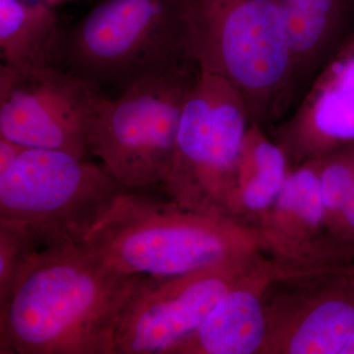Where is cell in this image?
<instances>
[{
    "instance_id": "cell-4",
    "label": "cell",
    "mask_w": 354,
    "mask_h": 354,
    "mask_svg": "<svg viewBox=\"0 0 354 354\" xmlns=\"http://www.w3.org/2000/svg\"><path fill=\"white\" fill-rule=\"evenodd\" d=\"M140 191L120 193L80 242L102 264L122 276L162 278L232 260L234 232L220 214Z\"/></svg>"
},
{
    "instance_id": "cell-7",
    "label": "cell",
    "mask_w": 354,
    "mask_h": 354,
    "mask_svg": "<svg viewBox=\"0 0 354 354\" xmlns=\"http://www.w3.org/2000/svg\"><path fill=\"white\" fill-rule=\"evenodd\" d=\"M251 122L239 92L201 70L184 104L162 189L184 206L220 213L218 204L234 190Z\"/></svg>"
},
{
    "instance_id": "cell-8",
    "label": "cell",
    "mask_w": 354,
    "mask_h": 354,
    "mask_svg": "<svg viewBox=\"0 0 354 354\" xmlns=\"http://www.w3.org/2000/svg\"><path fill=\"white\" fill-rule=\"evenodd\" d=\"M93 86L57 66H0V136L27 148L88 153Z\"/></svg>"
},
{
    "instance_id": "cell-17",
    "label": "cell",
    "mask_w": 354,
    "mask_h": 354,
    "mask_svg": "<svg viewBox=\"0 0 354 354\" xmlns=\"http://www.w3.org/2000/svg\"><path fill=\"white\" fill-rule=\"evenodd\" d=\"M39 250L38 241L29 230L0 221V307Z\"/></svg>"
},
{
    "instance_id": "cell-2",
    "label": "cell",
    "mask_w": 354,
    "mask_h": 354,
    "mask_svg": "<svg viewBox=\"0 0 354 354\" xmlns=\"http://www.w3.org/2000/svg\"><path fill=\"white\" fill-rule=\"evenodd\" d=\"M196 62L185 0H100L62 28L57 65L93 86L118 88Z\"/></svg>"
},
{
    "instance_id": "cell-21",
    "label": "cell",
    "mask_w": 354,
    "mask_h": 354,
    "mask_svg": "<svg viewBox=\"0 0 354 354\" xmlns=\"http://www.w3.org/2000/svg\"><path fill=\"white\" fill-rule=\"evenodd\" d=\"M44 1L50 4V6L55 7L60 4L67 3V2L76 1V0H44Z\"/></svg>"
},
{
    "instance_id": "cell-6",
    "label": "cell",
    "mask_w": 354,
    "mask_h": 354,
    "mask_svg": "<svg viewBox=\"0 0 354 354\" xmlns=\"http://www.w3.org/2000/svg\"><path fill=\"white\" fill-rule=\"evenodd\" d=\"M125 189L85 158L26 148L0 174V221L29 230L41 249L76 245Z\"/></svg>"
},
{
    "instance_id": "cell-10",
    "label": "cell",
    "mask_w": 354,
    "mask_h": 354,
    "mask_svg": "<svg viewBox=\"0 0 354 354\" xmlns=\"http://www.w3.org/2000/svg\"><path fill=\"white\" fill-rule=\"evenodd\" d=\"M288 114L276 135L290 158L302 162L354 145V32Z\"/></svg>"
},
{
    "instance_id": "cell-11",
    "label": "cell",
    "mask_w": 354,
    "mask_h": 354,
    "mask_svg": "<svg viewBox=\"0 0 354 354\" xmlns=\"http://www.w3.org/2000/svg\"><path fill=\"white\" fill-rule=\"evenodd\" d=\"M293 71L295 106L314 77L354 32V0H276Z\"/></svg>"
},
{
    "instance_id": "cell-1",
    "label": "cell",
    "mask_w": 354,
    "mask_h": 354,
    "mask_svg": "<svg viewBox=\"0 0 354 354\" xmlns=\"http://www.w3.org/2000/svg\"><path fill=\"white\" fill-rule=\"evenodd\" d=\"M142 277L118 274L80 243L41 249L0 307V353L113 354L121 312Z\"/></svg>"
},
{
    "instance_id": "cell-15",
    "label": "cell",
    "mask_w": 354,
    "mask_h": 354,
    "mask_svg": "<svg viewBox=\"0 0 354 354\" xmlns=\"http://www.w3.org/2000/svg\"><path fill=\"white\" fill-rule=\"evenodd\" d=\"M288 160L285 149L268 139L264 127L252 121L234 179L247 208L261 211L277 199L290 171Z\"/></svg>"
},
{
    "instance_id": "cell-16",
    "label": "cell",
    "mask_w": 354,
    "mask_h": 354,
    "mask_svg": "<svg viewBox=\"0 0 354 354\" xmlns=\"http://www.w3.org/2000/svg\"><path fill=\"white\" fill-rule=\"evenodd\" d=\"M320 158L305 160L290 169L277 197L281 213L316 227L326 216L320 187Z\"/></svg>"
},
{
    "instance_id": "cell-13",
    "label": "cell",
    "mask_w": 354,
    "mask_h": 354,
    "mask_svg": "<svg viewBox=\"0 0 354 354\" xmlns=\"http://www.w3.org/2000/svg\"><path fill=\"white\" fill-rule=\"evenodd\" d=\"M62 28L55 7L44 0H0L1 64L57 66Z\"/></svg>"
},
{
    "instance_id": "cell-19",
    "label": "cell",
    "mask_w": 354,
    "mask_h": 354,
    "mask_svg": "<svg viewBox=\"0 0 354 354\" xmlns=\"http://www.w3.org/2000/svg\"><path fill=\"white\" fill-rule=\"evenodd\" d=\"M342 234L348 239H354V189L342 209L339 218L335 221Z\"/></svg>"
},
{
    "instance_id": "cell-12",
    "label": "cell",
    "mask_w": 354,
    "mask_h": 354,
    "mask_svg": "<svg viewBox=\"0 0 354 354\" xmlns=\"http://www.w3.org/2000/svg\"><path fill=\"white\" fill-rule=\"evenodd\" d=\"M267 322L257 291L234 285L200 327L169 354H251L265 344Z\"/></svg>"
},
{
    "instance_id": "cell-3",
    "label": "cell",
    "mask_w": 354,
    "mask_h": 354,
    "mask_svg": "<svg viewBox=\"0 0 354 354\" xmlns=\"http://www.w3.org/2000/svg\"><path fill=\"white\" fill-rule=\"evenodd\" d=\"M193 57L241 95L265 128L295 108L292 62L276 0H185Z\"/></svg>"
},
{
    "instance_id": "cell-20",
    "label": "cell",
    "mask_w": 354,
    "mask_h": 354,
    "mask_svg": "<svg viewBox=\"0 0 354 354\" xmlns=\"http://www.w3.org/2000/svg\"><path fill=\"white\" fill-rule=\"evenodd\" d=\"M341 354H354V333L342 348Z\"/></svg>"
},
{
    "instance_id": "cell-5",
    "label": "cell",
    "mask_w": 354,
    "mask_h": 354,
    "mask_svg": "<svg viewBox=\"0 0 354 354\" xmlns=\"http://www.w3.org/2000/svg\"><path fill=\"white\" fill-rule=\"evenodd\" d=\"M200 72L192 62L133 84L116 99L93 97L88 153L123 187L146 189L169 176L184 104Z\"/></svg>"
},
{
    "instance_id": "cell-14",
    "label": "cell",
    "mask_w": 354,
    "mask_h": 354,
    "mask_svg": "<svg viewBox=\"0 0 354 354\" xmlns=\"http://www.w3.org/2000/svg\"><path fill=\"white\" fill-rule=\"evenodd\" d=\"M354 333V283H344L288 332L281 349L293 354H341Z\"/></svg>"
},
{
    "instance_id": "cell-18",
    "label": "cell",
    "mask_w": 354,
    "mask_h": 354,
    "mask_svg": "<svg viewBox=\"0 0 354 354\" xmlns=\"http://www.w3.org/2000/svg\"><path fill=\"white\" fill-rule=\"evenodd\" d=\"M27 147L0 136V174L8 171Z\"/></svg>"
},
{
    "instance_id": "cell-9",
    "label": "cell",
    "mask_w": 354,
    "mask_h": 354,
    "mask_svg": "<svg viewBox=\"0 0 354 354\" xmlns=\"http://www.w3.org/2000/svg\"><path fill=\"white\" fill-rule=\"evenodd\" d=\"M232 260L177 276L142 277L128 297L113 354H169L234 285Z\"/></svg>"
}]
</instances>
